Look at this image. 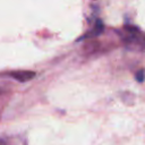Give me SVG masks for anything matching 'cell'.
<instances>
[{"label":"cell","instance_id":"1","mask_svg":"<svg viewBox=\"0 0 145 145\" xmlns=\"http://www.w3.org/2000/svg\"><path fill=\"white\" fill-rule=\"evenodd\" d=\"M118 34L125 46L133 51L145 50V33L134 25H125Z\"/></svg>","mask_w":145,"mask_h":145},{"label":"cell","instance_id":"2","mask_svg":"<svg viewBox=\"0 0 145 145\" xmlns=\"http://www.w3.org/2000/svg\"><path fill=\"white\" fill-rule=\"evenodd\" d=\"M2 75L9 76L20 83H25V82L34 78L36 74H35V71H32V70H12V71H6Z\"/></svg>","mask_w":145,"mask_h":145},{"label":"cell","instance_id":"3","mask_svg":"<svg viewBox=\"0 0 145 145\" xmlns=\"http://www.w3.org/2000/svg\"><path fill=\"white\" fill-rule=\"evenodd\" d=\"M104 31V25L102 23L101 19H96L95 23L93 24V26L91 27V29H88L84 35H82L78 41H83V40H88V39H94L99 35H101Z\"/></svg>","mask_w":145,"mask_h":145},{"label":"cell","instance_id":"4","mask_svg":"<svg viewBox=\"0 0 145 145\" xmlns=\"http://www.w3.org/2000/svg\"><path fill=\"white\" fill-rule=\"evenodd\" d=\"M135 78H136V80H137L138 83L144 82V79H145V70H144V69L138 70V71L136 72V75H135Z\"/></svg>","mask_w":145,"mask_h":145}]
</instances>
